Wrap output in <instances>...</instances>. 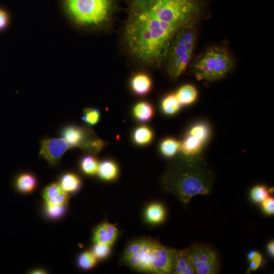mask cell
<instances>
[{
	"mask_svg": "<svg viewBox=\"0 0 274 274\" xmlns=\"http://www.w3.org/2000/svg\"><path fill=\"white\" fill-rule=\"evenodd\" d=\"M206 7L205 0H128L121 32L124 52L142 66H161L175 34L199 22Z\"/></svg>",
	"mask_w": 274,
	"mask_h": 274,
	"instance_id": "obj_1",
	"label": "cell"
},
{
	"mask_svg": "<svg viewBox=\"0 0 274 274\" xmlns=\"http://www.w3.org/2000/svg\"><path fill=\"white\" fill-rule=\"evenodd\" d=\"M65 13L77 26L108 30L117 10L116 0H62Z\"/></svg>",
	"mask_w": 274,
	"mask_h": 274,
	"instance_id": "obj_2",
	"label": "cell"
},
{
	"mask_svg": "<svg viewBox=\"0 0 274 274\" xmlns=\"http://www.w3.org/2000/svg\"><path fill=\"white\" fill-rule=\"evenodd\" d=\"M198 22H192L183 26L170 43L163 64L173 79L181 76L190 63L197 42Z\"/></svg>",
	"mask_w": 274,
	"mask_h": 274,
	"instance_id": "obj_3",
	"label": "cell"
},
{
	"mask_svg": "<svg viewBox=\"0 0 274 274\" xmlns=\"http://www.w3.org/2000/svg\"><path fill=\"white\" fill-rule=\"evenodd\" d=\"M234 60L224 46L208 48L193 62L192 69L198 81H213L224 77L233 68Z\"/></svg>",
	"mask_w": 274,
	"mask_h": 274,
	"instance_id": "obj_4",
	"label": "cell"
},
{
	"mask_svg": "<svg viewBox=\"0 0 274 274\" xmlns=\"http://www.w3.org/2000/svg\"><path fill=\"white\" fill-rule=\"evenodd\" d=\"M211 189V182L200 170L185 173L177 185L176 192L179 197L185 203L197 195H207Z\"/></svg>",
	"mask_w": 274,
	"mask_h": 274,
	"instance_id": "obj_5",
	"label": "cell"
},
{
	"mask_svg": "<svg viewBox=\"0 0 274 274\" xmlns=\"http://www.w3.org/2000/svg\"><path fill=\"white\" fill-rule=\"evenodd\" d=\"M187 249L195 273L215 274L218 272L219 260L214 249L196 245Z\"/></svg>",
	"mask_w": 274,
	"mask_h": 274,
	"instance_id": "obj_6",
	"label": "cell"
},
{
	"mask_svg": "<svg viewBox=\"0 0 274 274\" xmlns=\"http://www.w3.org/2000/svg\"><path fill=\"white\" fill-rule=\"evenodd\" d=\"M70 148L71 147L62 138H48L41 142L39 154L50 165H55Z\"/></svg>",
	"mask_w": 274,
	"mask_h": 274,
	"instance_id": "obj_7",
	"label": "cell"
},
{
	"mask_svg": "<svg viewBox=\"0 0 274 274\" xmlns=\"http://www.w3.org/2000/svg\"><path fill=\"white\" fill-rule=\"evenodd\" d=\"M43 196L47 204L65 205L69 199L67 192L56 183L46 187Z\"/></svg>",
	"mask_w": 274,
	"mask_h": 274,
	"instance_id": "obj_8",
	"label": "cell"
},
{
	"mask_svg": "<svg viewBox=\"0 0 274 274\" xmlns=\"http://www.w3.org/2000/svg\"><path fill=\"white\" fill-rule=\"evenodd\" d=\"M61 136L69 145L71 148L79 147L82 148L88 140L84 130L75 125L64 127L60 132Z\"/></svg>",
	"mask_w": 274,
	"mask_h": 274,
	"instance_id": "obj_9",
	"label": "cell"
},
{
	"mask_svg": "<svg viewBox=\"0 0 274 274\" xmlns=\"http://www.w3.org/2000/svg\"><path fill=\"white\" fill-rule=\"evenodd\" d=\"M118 235V230L114 224L109 223H102L97 227L93 236L95 243H101L112 245Z\"/></svg>",
	"mask_w": 274,
	"mask_h": 274,
	"instance_id": "obj_10",
	"label": "cell"
},
{
	"mask_svg": "<svg viewBox=\"0 0 274 274\" xmlns=\"http://www.w3.org/2000/svg\"><path fill=\"white\" fill-rule=\"evenodd\" d=\"M172 272L177 274L195 273L188 249L176 251Z\"/></svg>",
	"mask_w": 274,
	"mask_h": 274,
	"instance_id": "obj_11",
	"label": "cell"
},
{
	"mask_svg": "<svg viewBox=\"0 0 274 274\" xmlns=\"http://www.w3.org/2000/svg\"><path fill=\"white\" fill-rule=\"evenodd\" d=\"M152 82L147 74L140 72L135 74L130 80V87L133 92L139 96L147 94L151 90Z\"/></svg>",
	"mask_w": 274,
	"mask_h": 274,
	"instance_id": "obj_12",
	"label": "cell"
},
{
	"mask_svg": "<svg viewBox=\"0 0 274 274\" xmlns=\"http://www.w3.org/2000/svg\"><path fill=\"white\" fill-rule=\"evenodd\" d=\"M204 144V143L198 139L188 134L180 142V150L186 156H193L198 153Z\"/></svg>",
	"mask_w": 274,
	"mask_h": 274,
	"instance_id": "obj_13",
	"label": "cell"
},
{
	"mask_svg": "<svg viewBox=\"0 0 274 274\" xmlns=\"http://www.w3.org/2000/svg\"><path fill=\"white\" fill-rule=\"evenodd\" d=\"M175 95L181 105H188L196 100L198 92L194 86L185 84L178 89Z\"/></svg>",
	"mask_w": 274,
	"mask_h": 274,
	"instance_id": "obj_14",
	"label": "cell"
},
{
	"mask_svg": "<svg viewBox=\"0 0 274 274\" xmlns=\"http://www.w3.org/2000/svg\"><path fill=\"white\" fill-rule=\"evenodd\" d=\"M132 112L133 116L136 120L141 122H146L152 118L154 109L150 103L142 101L134 105Z\"/></svg>",
	"mask_w": 274,
	"mask_h": 274,
	"instance_id": "obj_15",
	"label": "cell"
},
{
	"mask_svg": "<svg viewBox=\"0 0 274 274\" xmlns=\"http://www.w3.org/2000/svg\"><path fill=\"white\" fill-rule=\"evenodd\" d=\"M145 215L146 218L149 222L157 224L162 222L164 220L165 212L161 204L154 203L147 207Z\"/></svg>",
	"mask_w": 274,
	"mask_h": 274,
	"instance_id": "obj_16",
	"label": "cell"
},
{
	"mask_svg": "<svg viewBox=\"0 0 274 274\" xmlns=\"http://www.w3.org/2000/svg\"><path fill=\"white\" fill-rule=\"evenodd\" d=\"M97 173L102 179L111 181L116 178L118 169L114 162L109 160H105L99 164Z\"/></svg>",
	"mask_w": 274,
	"mask_h": 274,
	"instance_id": "obj_17",
	"label": "cell"
},
{
	"mask_svg": "<svg viewBox=\"0 0 274 274\" xmlns=\"http://www.w3.org/2000/svg\"><path fill=\"white\" fill-rule=\"evenodd\" d=\"M133 142L140 146L149 144L153 138V132L148 126L142 125L136 128L133 132Z\"/></svg>",
	"mask_w": 274,
	"mask_h": 274,
	"instance_id": "obj_18",
	"label": "cell"
},
{
	"mask_svg": "<svg viewBox=\"0 0 274 274\" xmlns=\"http://www.w3.org/2000/svg\"><path fill=\"white\" fill-rule=\"evenodd\" d=\"M18 189L23 193H29L33 191L37 186V180L30 174L24 173L19 175L16 179Z\"/></svg>",
	"mask_w": 274,
	"mask_h": 274,
	"instance_id": "obj_19",
	"label": "cell"
},
{
	"mask_svg": "<svg viewBox=\"0 0 274 274\" xmlns=\"http://www.w3.org/2000/svg\"><path fill=\"white\" fill-rule=\"evenodd\" d=\"M60 185L67 193L77 191L81 185L79 178L73 173L63 175L60 179Z\"/></svg>",
	"mask_w": 274,
	"mask_h": 274,
	"instance_id": "obj_20",
	"label": "cell"
},
{
	"mask_svg": "<svg viewBox=\"0 0 274 274\" xmlns=\"http://www.w3.org/2000/svg\"><path fill=\"white\" fill-rule=\"evenodd\" d=\"M175 93H170L166 95L161 102L163 112L167 115H173L177 113L181 108Z\"/></svg>",
	"mask_w": 274,
	"mask_h": 274,
	"instance_id": "obj_21",
	"label": "cell"
},
{
	"mask_svg": "<svg viewBox=\"0 0 274 274\" xmlns=\"http://www.w3.org/2000/svg\"><path fill=\"white\" fill-rule=\"evenodd\" d=\"M180 142L173 138H167L163 140L160 146L162 154L167 157L174 156L180 150Z\"/></svg>",
	"mask_w": 274,
	"mask_h": 274,
	"instance_id": "obj_22",
	"label": "cell"
},
{
	"mask_svg": "<svg viewBox=\"0 0 274 274\" xmlns=\"http://www.w3.org/2000/svg\"><path fill=\"white\" fill-rule=\"evenodd\" d=\"M99 163L97 159L91 155L84 156L80 161L82 172L88 175H94L97 173Z\"/></svg>",
	"mask_w": 274,
	"mask_h": 274,
	"instance_id": "obj_23",
	"label": "cell"
},
{
	"mask_svg": "<svg viewBox=\"0 0 274 274\" xmlns=\"http://www.w3.org/2000/svg\"><path fill=\"white\" fill-rule=\"evenodd\" d=\"M188 134L193 136L204 143L209 136L210 129L206 124L198 123L191 127Z\"/></svg>",
	"mask_w": 274,
	"mask_h": 274,
	"instance_id": "obj_24",
	"label": "cell"
},
{
	"mask_svg": "<svg viewBox=\"0 0 274 274\" xmlns=\"http://www.w3.org/2000/svg\"><path fill=\"white\" fill-rule=\"evenodd\" d=\"M100 117V111L97 108H89L84 110L82 120L88 125L96 124Z\"/></svg>",
	"mask_w": 274,
	"mask_h": 274,
	"instance_id": "obj_25",
	"label": "cell"
},
{
	"mask_svg": "<svg viewBox=\"0 0 274 274\" xmlns=\"http://www.w3.org/2000/svg\"><path fill=\"white\" fill-rule=\"evenodd\" d=\"M96 259L92 252H85L79 256L78 264L80 267L88 269L94 266L96 263Z\"/></svg>",
	"mask_w": 274,
	"mask_h": 274,
	"instance_id": "obj_26",
	"label": "cell"
},
{
	"mask_svg": "<svg viewBox=\"0 0 274 274\" xmlns=\"http://www.w3.org/2000/svg\"><path fill=\"white\" fill-rule=\"evenodd\" d=\"M268 196V190L264 186H256L251 191V198L257 203L262 202Z\"/></svg>",
	"mask_w": 274,
	"mask_h": 274,
	"instance_id": "obj_27",
	"label": "cell"
},
{
	"mask_svg": "<svg viewBox=\"0 0 274 274\" xmlns=\"http://www.w3.org/2000/svg\"><path fill=\"white\" fill-rule=\"evenodd\" d=\"M65 205H52L46 204L47 215L52 219H57L63 215L65 211Z\"/></svg>",
	"mask_w": 274,
	"mask_h": 274,
	"instance_id": "obj_28",
	"label": "cell"
},
{
	"mask_svg": "<svg viewBox=\"0 0 274 274\" xmlns=\"http://www.w3.org/2000/svg\"><path fill=\"white\" fill-rule=\"evenodd\" d=\"M111 246L101 244L95 243L93 248V253L97 259H104L110 254Z\"/></svg>",
	"mask_w": 274,
	"mask_h": 274,
	"instance_id": "obj_29",
	"label": "cell"
},
{
	"mask_svg": "<svg viewBox=\"0 0 274 274\" xmlns=\"http://www.w3.org/2000/svg\"><path fill=\"white\" fill-rule=\"evenodd\" d=\"M248 259L250 262L249 269L251 270L257 269L262 261L261 255L255 250H252L248 253Z\"/></svg>",
	"mask_w": 274,
	"mask_h": 274,
	"instance_id": "obj_30",
	"label": "cell"
},
{
	"mask_svg": "<svg viewBox=\"0 0 274 274\" xmlns=\"http://www.w3.org/2000/svg\"><path fill=\"white\" fill-rule=\"evenodd\" d=\"M263 211L268 215H272L274 213V199L269 196L262 202Z\"/></svg>",
	"mask_w": 274,
	"mask_h": 274,
	"instance_id": "obj_31",
	"label": "cell"
},
{
	"mask_svg": "<svg viewBox=\"0 0 274 274\" xmlns=\"http://www.w3.org/2000/svg\"><path fill=\"white\" fill-rule=\"evenodd\" d=\"M9 20L8 14L3 10L0 9V30L4 28Z\"/></svg>",
	"mask_w": 274,
	"mask_h": 274,
	"instance_id": "obj_32",
	"label": "cell"
},
{
	"mask_svg": "<svg viewBox=\"0 0 274 274\" xmlns=\"http://www.w3.org/2000/svg\"><path fill=\"white\" fill-rule=\"evenodd\" d=\"M267 251L268 254L271 256H274V242L273 241L270 242L267 245Z\"/></svg>",
	"mask_w": 274,
	"mask_h": 274,
	"instance_id": "obj_33",
	"label": "cell"
},
{
	"mask_svg": "<svg viewBox=\"0 0 274 274\" xmlns=\"http://www.w3.org/2000/svg\"><path fill=\"white\" fill-rule=\"evenodd\" d=\"M32 272L31 273H46L45 271L41 269H36L35 270L32 271Z\"/></svg>",
	"mask_w": 274,
	"mask_h": 274,
	"instance_id": "obj_34",
	"label": "cell"
}]
</instances>
